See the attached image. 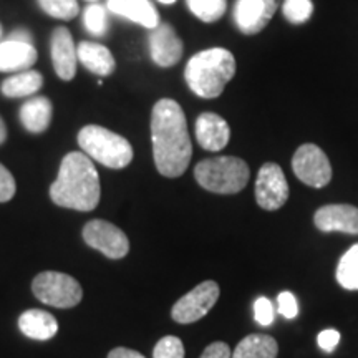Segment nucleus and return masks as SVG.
<instances>
[{
    "mask_svg": "<svg viewBox=\"0 0 358 358\" xmlns=\"http://www.w3.org/2000/svg\"><path fill=\"white\" fill-rule=\"evenodd\" d=\"M8 40H13V42H22V43L34 45L32 34H30L29 30H25V29H20V30H15V32H12L10 37H8Z\"/></svg>",
    "mask_w": 358,
    "mask_h": 358,
    "instance_id": "obj_35",
    "label": "nucleus"
},
{
    "mask_svg": "<svg viewBox=\"0 0 358 358\" xmlns=\"http://www.w3.org/2000/svg\"><path fill=\"white\" fill-rule=\"evenodd\" d=\"M182 47L181 38L178 37L176 30L169 24H161L153 29L150 37V52L151 58L156 65L168 66L176 65L182 57Z\"/></svg>",
    "mask_w": 358,
    "mask_h": 358,
    "instance_id": "obj_13",
    "label": "nucleus"
},
{
    "mask_svg": "<svg viewBox=\"0 0 358 358\" xmlns=\"http://www.w3.org/2000/svg\"><path fill=\"white\" fill-rule=\"evenodd\" d=\"M254 315H256L257 324H261L264 327L271 325L274 322L275 317V310L272 302L266 297H259L256 302H254Z\"/></svg>",
    "mask_w": 358,
    "mask_h": 358,
    "instance_id": "obj_29",
    "label": "nucleus"
},
{
    "mask_svg": "<svg viewBox=\"0 0 358 358\" xmlns=\"http://www.w3.org/2000/svg\"><path fill=\"white\" fill-rule=\"evenodd\" d=\"M279 345L275 338L266 334L248 335L237 343L231 358H275Z\"/></svg>",
    "mask_w": 358,
    "mask_h": 358,
    "instance_id": "obj_21",
    "label": "nucleus"
},
{
    "mask_svg": "<svg viewBox=\"0 0 358 358\" xmlns=\"http://www.w3.org/2000/svg\"><path fill=\"white\" fill-rule=\"evenodd\" d=\"M338 342H340V332L335 329H327L324 332H320L319 337H317V343H319V347L327 353H332L335 348H337Z\"/></svg>",
    "mask_w": 358,
    "mask_h": 358,
    "instance_id": "obj_32",
    "label": "nucleus"
},
{
    "mask_svg": "<svg viewBox=\"0 0 358 358\" xmlns=\"http://www.w3.org/2000/svg\"><path fill=\"white\" fill-rule=\"evenodd\" d=\"M158 2H161V3H166V6H171V3L176 2V0H158Z\"/></svg>",
    "mask_w": 358,
    "mask_h": 358,
    "instance_id": "obj_37",
    "label": "nucleus"
},
{
    "mask_svg": "<svg viewBox=\"0 0 358 358\" xmlns=\"http://www.w3.org/2000/svg\"><path fill=\"white\" fill-rule=\"evenodd\" d=\"M257 204L266 211H277L289 199V185L279 164L266 163L256 179Z\"/></svg>",
    "mask_w": 358,
    "mask_h": 358,
    "instance_id": "obj_10",
    "label": "nucleus"
},
{
    "mask_svg": "<svg viewBox=\"0 0 358 358\" xmlns=\"http://www.w3.org/2000/svg\"><path fill=\"white\" fill-rule=\"evenodd\" d=\"M108 358H145V357H143L140 352L131 350V348L118 347V348H113V350L108 353Z\"/></svg>",
    "mask_w": 358,
    "mask_h": 358,
    "instance_id": "obj_34",
    "label": "nucleus"
},
{
    "mask_svg": "<svg viewBox=\"0 0 358 358\" xmlns=\"http://www.w3.org/2000/svg\"><path fill=\"white\" fill-rule=\"evenodd\" d=\"M236 73V58L226 48H208L189 58L185 78L191 92L206 100L217 98Z\"/></svg>",
    "mask_w": 358,
    "mask_h": 358,
    "instance_id": "obj_3",
    "label": "nucleus"
},
{
    "mask_svg": "<svg viewBox=\"0 0 358 358\" xmlns=\"http://www.w3.org/2000/svg\"><path fill=\"white\" fill-rule=\"evenodd\" d=\"M100 176L92 158L85 153H69L62 159L60 171L50 186V198L60 208L93 211L100 203Z\"/></svg>",
    "mask_w": 358,
    "mask_h": 358,
    "instance_id": "obj_2",
    "label": "nucleus"
},
{
    "mask_svg": "<svg viewBox=\"0 0 358 358\" xmlns=\"http://www.w3.org/2000/svg\"><path fill=\"white\" fill-rule=\"evenodd\" d=\"M6 140H7V127L6 123H3V120L0 118V145H2Z\"/></svg>",
    "mask_w": 358,
    "mask_h": 358,
    "instance_id": "obj_36",
    "label": "nucleus"
},
{
    "mask_svg": "<svg viewBox=\"0 0 358 358\" xmlns=\"http://www.w3.org/2000/svg\"><path fill=\"white\" fill-rule=\"evenodd\" d=\"M277 310H279L280 315H284L285 319H295L299 313V306L297 301H295L292 292H280L279 297H277Z\"/></svg>",
    "mask_w": 358,
    "mask_h": 358,
    "instance_id": "obj_30",
    "label": "nucleus"
},
{
    "mask_svg": "<svg viewBox=\"0 0 358 358\" xmlns=\"http://www.w3.org/2000/svg\"><path fill=\"white\" fill-rule=\"evenodd\" d=\"M37 52L34 45L3 40L0 42V71H25L35 64Z\"/></svg>",
    "mask_w": 358,
    "mask_h": 358,
    "instance_id": "obj_18",
    "label": "nucleus"
},
{
    "mask_svg": "<svg viewBox=\"0 0 358 358\" xmlns=\"http://www.w3.org/2000/svg\"><path fill=\"white\" fill-rule=\"evenodd\" d=\"M85 27L90 34H93L95 37H101L108 30V17H106V10L103 6L98 3H92L85 10Z\"/></svg>",
    "mask_w": 358,
    "mask_h": 358,
    "instance_id": "obj_27",
    "label": "nucleus"
},
{
    "mask_svg": "<svg viewBox=\"0 0 358 358\" xmlns=\"http://www.w3.org/2000/svg\"><path fill=\"white\" fill-rule=\"evenodd\" d=\"M13 196H15V179L3 164H0V203H7Z\"/></svg>",
    "mask_w": 358,
    "mask_h": 358,
    "instance_id": "obj_31",
    "label": "nucleus"
},
{
    "mask_svg": "<svg viewBox=\"0 0 358 358\" xmlns=\"http://www.w3.org/2000/svg\"><path fill=\"white\" fill-rule=\"evenodd\" d=\"M282 12L290 24L301 25L306 24L312 17L313 3L312 0H285L284 6H282Z\"/></svg>",
    "mask_w": 358,
    "mask_h": 358,
    "instance_id": "obj_26",
    "label": "nucleus"
},
{
    "mask_svg": "<svg viewBox=\"0 0 358 358\" xmlns=\"http://www.w3.org/2000/svg\"><path fill=\"white\" fill-rule=\"evenodd\" d=\"M78 145L88 158L111 169L127 168L133 159V148L127 138L98 124L82 128L78 133Z\"/></svg>",
    "mask_w": 358,
    "mask_h": 358,
    "instance_id": "obj_5",
    "label": "nucleus"
},
{
    "mask_svg": "<svg viewBox=\"0 0 358 358\" xmlns=\"http://www.w3.org/2000/svg\"><path fill=\"white\" fill-rule=\"evenodd\" d=\"M153 358H185V345L178 337L168 335L156 343Z\"/></svg>",
    "mask_w": 358,
    "mask_h": 358,
    "instance_id": "obj_28",
    "label": "nucleus"
},
{
    "mask_svg": "<svg viewBox=\"0 0 358 358\" xmlns=\"http://www.w3.org/2000/svg\"><path fill=\"white\" fill-rule=\"evenodd\" d=\"M219 294V285L214 280H204L198 287H194L191 292L182 295L179 301L174 303L171 317L178 324H192L198 322L216 306Z\"/></svg>",
    "mask_w": 358,
    "mask_h": 358,
    "instance_id": "obj_8",
    "label": "nucleus"
},
{
    "mask_svg": "<svg viewBox=\"0 0 358 358\" xmlns=\"http://www.w3.org/2000/svg\"><path fill=\"white\" fill-rule=\"evenodd\" d=\"M19 329L25 337L45 342L57 335L58 322L52 313L38 310V308H30L19 317Z\"/></svg>",
    "mask_w": 358,
    "mask_h": 358,
    "instance_id": "obj_17",
    "label": "nucleus"
},
{
    "mask_svg": "<svg viewBox=\"0 0 358 358\" xmlns=\"http://www.w3.org/2000/svg\"><path fill=\"white\" fill-rule=\"evenodd\" d=\"M199 358H231L229 345L224 342H214L206 347V350Z\"/></svg>",
    "mask_w": 358,
    "mask_h": 358,
    "instance_id": "obj_33",
    "label": "nucleus"
},
{
    "mask_svg": "<svg viewBox=\"0 0 358 358\" xmlns=\"http://www.w3.org/2000/svg\"><path fill=\"white\" fill-rule=\"evenodd\" d=\"M292 169L303 185L310 187H324L332 179V166L324 150L312 143H306L295 151Z\"/></svg>",
    "mask_w": 358,
    "mask_h": 358,
    "instance_id": "obj_7",
    "label": "nucleus"
},
{
    "mask_svg": "<svg viewBox=\"0 0 358 358\" xmlns=\"http://www.w3.org/2000/svg\"><path fill=\"white\" fill-rule=\"evenodd\" d=\"M77 48L69 29L58 27L52 35V60L58 78L70 82L77 73Z\"/></svg>",
    "mask_w": 358,
    "mask_h": 358,
    "instance_id": "obj_14",
    "label": "nucleus"
},
{
    "mask_svg": "<svg viewBox=\"0 0 358 358\" xmlns=\"http://www.w3.org/2000/svg\"><path fill=\"white\" fill-rule=\"evenodd\" d=\"M151 141L156 169L166 178H179L189 166L192 146L185 111L178 101L163 98L151 113Z\"/></svg>",
    "mask_w": 358,
    "mask_h": 358,
    "instance_id": "obj_1",
    "label": "nucleus"
},
{
    "mask_svg": "<svg viewBox=\"0 0 358 358\" xmlns=\"http://www.w3.org/2000/svg\"><path fill=\"white\" fill-rule=\"evenodd\" d=\"M337 282L347 290H358V244L343 254L337 266Z\"/></svg>",
    "mask_w": 358,
    "mask_h": 358,
    "instance_id": "obj_23",
    "label": "nucleus"
},
{
    "mask_svg": "<svg viewBox=\"0 0 358 358\" xmlns=\"http://www.w3.org/2000/svg\"><path fill=\"white\" fill-rule=\"evenodd\" d=\"M52 115V101L47 96H35L22 105L20 122L30 133H43L50 127Z\"/></svg>",
    "mask_w": 358,
    "mask_h": 358,
    "instance_id": "obj_20",
    "label": "nucleus"
},
{
    "mask_svg": "<svg viewBox=\"0 0 358 358\" xmlns=\"http://www.w3.org/2000/svg\"><path fill=\"white\" fill-rule=\"evenodd\" d=\"M43 78L38 71L35 70H25L19 71L13 77L7 78L2 83V93L8 98H24L34 95L42 88Z\"/></svg>",
    "mask_w": 358,
    "mask_h": 358,
    "instance_id": "obj_22",
    "label": "nucleus"
},
{
    "mask_svg": "<svg viewBox=\"0 0 358 358\" xmlns=\"http://www.w3.org/2000/svg\"><path fill=\"white\" fill-rule=\"evenodd\" d=\"M38 6L48 15L60 20H71L78 15L77 0H38Z\"/></svg>",
    "mask_w": 358,
    "mask_h": 358,
    "instance_id": "obj_25",
    "label": "nucleus"
},
{
    "mask_svg": "<svg viewBox=\"0 0 358 358\" xmlns=\"http://www.w3.org/2000/svg\"><path fill=\"white\" fill-rule=\"evenodd\" d=\"M317 229L322 232H345L358 236V208L350 204H327L313 216Z\"/></svg>",
    "mask_w": 358,
    "mask_h": 358,
    "instance_id": "obj_12",
    "label": "nucleus"
},
{
    "mask_svg": "<svg viewBox=\"0 0 358 358\" xmlns=\"http://www.w3.org/2000/svg\"><path fill=\"white\" fill-rule=\"evenodd\" d=\"M231 138L229 124L216 113H203L196 120V140L204 150L221 151Z\"/></svg>",
    "mask_w": 358,
    "mask_h": 358,
    "instance_id": "obj_15",
    "label": "nucleus"
},
{
    "mask_svg": "<svg viewBox=\"0 0 358 358\" xmlns=\"http://www.w3.org/2000/svg\"><path fill=\"white\" fill-rule=\"evenodd\" d=\"M32 290L40 302L57 308L78 306L83 297L82 285L77 279L62 272L47 271L34 279Z\"/></svg>",
    "mask_w": 358,
    "mask_h": 358,
    "instance_id": "obj_6",
    "label": "nucleus"
},
{
    "mask_svg": "<svg viewBox=\"0 0 358 358\" xmlns=\"http://www.w3.org/2000/svg\"><path fill=\"white\" fill-rule=\"evenodd\" d=\"M0 37H2V27H0Z\"/></svg>",
    "mask_w": 358,
    "mask_h": 358,
    "instance_id": "obj_38",
    "label": "nucleus"
},
{
    "mask_svg": "<svg viewBox=\"0 0 358 358\" xmlns=\"http://www.w3.org/2000/svg\"><path fill=\"white\" fill-rule=\"evenodd\" d=\"M83 239L90 248L110 259H123L129 250L128 237L118 226L103 219H93L83 227Z\"/></svg>",
    "mask_w": 358,
    "mask_h": 358,
    "instance_id": "obj_9",
    "label": "nucleus"
},
{
    "mask_svg": "<svg viewBox=\"0 0 358 358\" xmlns=\"http://www.w3.org/2000/svg\"><path fill=\"white\" fill-rule=\"evenodd\" d=\"M192 15L206 24L217 22L226 13L227 0H186Z\"/></svg>",
    "mask_w": 358,
    "mask_h": 358,
    "instance_id": "obj_24",
    "label": "nucleus"
},
{
    "mask_svg": "<svg viewBox=\"0 0 358 358\" xmlns=\"http://www.w3.org/2000/svg\"><path fill=\"white\" fill-rule=\"evenodd\" d=\"M90 2H96V0H90Z\"/></svg>",
    "mask_w": 358,
    "mask_h": 358,
    "instance_id": "obj_39",
    "label": "nucleus"
},
{
    "mask_svg": "<svg viewBox=\"0 0 358 358\" xmlns=\"http://www.w3.org/2000/svg\"><path fill=\"white\" fill-rule=\"evenodd\" d=\"M279 7V0H237L234 20L244 35H256L266 29Z\"/></svg>",
    "mask_w": 358,
    "mask_h": 358,
    "instance_id": "obj_11",
    "label": "nucleus"
},
{
    "mask_svg": "<svg viewBox=\"0 0 358 358\" xmlns=\"http://www.w3.org/2000/svg\"><path fill=\"white\" fill-rule=\"evenodd\" d=\"M106 8L146 29L153 30L159 25V15L150 0H108Z\"/></svg>",
    "mask_w": 358,
    "mask_h": 358,
    "instance_id": "obj_16",
    "label": "nucleus"
},
{
    "mask_svg": "<svg viewBox=\"0 0 358 358\" xmlns=\"http://www.w3.org/2000/svg\"><path fill=\"white\" fill-rule=\"evenodd\" d=\"M78 60L85 65V69L98 75V77H108L115 71V58L105 45L95 42H82L77 48Z\"/></svg>",
    "mask_w": 358,
    "mask_h": 358,
    "instance_id": "obj_19",
    "label": "nucleus"
},
{
    "mask_svg": "<svg viewBox=\"0 0 358 358\" xmlns=\"http://www.w3.org/2000/svg\"><path fill=\"white\" fill-rule=\"evenodd\" d=\"M249 166L236 156H217L201 161L194 169V178L204 189L216 194H236L249 182Z\"/></svg>",
    "mask_w": 358,
    "mask_h": 358,
    "instance_id": "obj_4",
    "label": "nucleus"
}]
</instances>
